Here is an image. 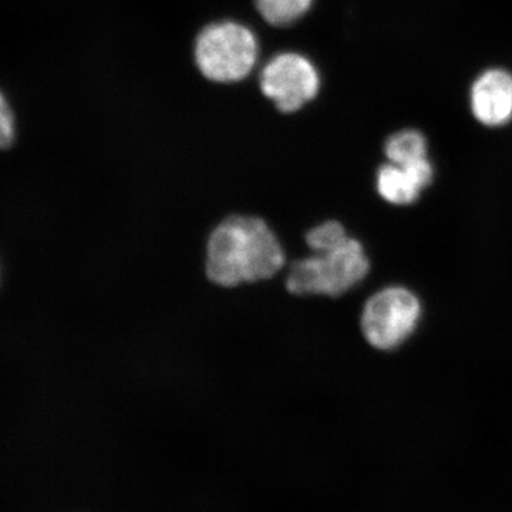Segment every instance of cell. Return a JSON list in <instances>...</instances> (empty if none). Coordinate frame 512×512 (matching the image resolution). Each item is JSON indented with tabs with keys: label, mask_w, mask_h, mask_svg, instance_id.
I'll use <instances>...</instances> for the list:
<instances>
[{
	"label": "cell",
	"mask_w": 512,
	"mask_h": 512,
	"mask_svg": "<svg viewBox=\"0 0 512 512\" xmlns=\"http://www.w3.org/2000/svg\"><path fill=\"white\" fill-rule=\"evenodd\" d=\"M16 138V119L5 94L0 92V150L12 146Z\"/></svg>",
	"instance_id": "11"
},
{
	"label": "cell",
	"mask_w": 512,
	"mask_h": 512,
	"mask_svg": "<svg viewBox=\"0 0 512 512\" xmlns=\"http://www.w3.org/2000/svg\"><path fill=\"white\" fill-rule=\"evenodd\" d=\"M312 0H256V8L266 22L275 26H286L301 19Z\"/></svg>",
	"instance_id": "9"
},
{
	"label": "cell",
	"mask_w": 512,
	"mask_h": 512,
	"mask_svg": "<svg viewBox=\"0 0 512 512\" xmlns=\"http://www.w3.org/2000/svg\"><path fill=\"white\" fill-rule=\"evenodd\" d=\"M423 305L406 286H384L363 305L360 330L373 349L390 352L400 348L419 328Z\"/></svg>",
	"instance_id": "3"
},
{
	"label": "cell",
	"mask_w": 512,
	"mask_h": 512,
	"mask_svg": "<svg viewBox=\"0 0 512 512\" xmlns=\"http://www.w3.org/2000/svg\"><path fill=\"white\" fill-rule=\"evenodd\" d=\"M258 60V42L247 26L214 23L202 30L195 43V62L207 79L234 83L245 79Z\"/></svg>",
	"instance_id": "4"
},
{
	"label": "cell",
	"mask_w": 512,
	"mask_h": 512,
	"mask_svg": "<svg viewBox=\"0 0 512 512\" xmlns=\"http://www.w3.org/2000/svg\"><path fill=\"white\" fill-rule=\"evenodd\" d=\"M348 238V231L343 227L342 222L328 220L309 229L305 235V242L311 252H322L339 247Z\"/></svg>",
	"instance_id": "10"
},
{
	"label": "cell",
	"mask_w": 512,
	"mask_h": 512,
	"mask_svg": "<svg viewBox=\"0 0 512 512\" xmlns=\"http://www.w3.org/2000/svg\"><path fill=\"white\" fill-rule=\"evenodd\" d=\"M318 70L306 57L284 53L274 57L261 73V89L284 113L302 109L319 92Z\"/></svg>",
	"instance_id": "5"
},
{
	"label": "cell",
	"mask_w": 512,
	"mask_h": 512,
	"mask_svg": "<svg viewBox=\"0 0 512 512\" xmlns=\"http://www.w3.org/2000/svg\"><path fill=\"white\" fill-rule=\"evenodd\" d=\"M389 163L406 165L427 158V140L420 131L402 130L393 134L384 146Z\"/></svg>",
	"instance_id": "8"
},
{
	"label": "cell",
	"mask_w": 512,
	"mask_h": 512,
	"mask_svg": "<svg viewBox=\"0 0 512 512\" xmlns=\"http://www.w3.org/2000/svg\"><path fill=\"white\" fill-rule=\"evenodd\" d=\"M433 178L434 168L429 158L406 165L387 163L377 171L376 190L387 204L406 207L419 200Z\"/></svg>",
	"instance_id": "6"
},
{
	"label": "cell",
	"mask_w": 512,
	"mask_h": 512,
	"mask_svg": "<svg viewBox=\"0 0 512 512\" xmlns=\"http://www.w3.org/2000/svg\"><path fill=\"white\" fill-rule=\"evenodd\" d=\"M471 110L481 124L500 127L512 119V76L503 69L481 74L471 87Z\"/></svg>",
	"instance_id": "7"
},
{
	"label": "cell",
	"mask_w": 512,
	"mask_h": 512,
	"mask_svg": "<svg viewBox=\"0 0 512 512\" xmlns=\"http://www.w3.org/2000/svg\"><path fill=\"white\" fill-rule=\"evenodd\" d=\"M286 266L284 244L262 217L229 215L218 222L205 244V275L220 288L269 281Z\"/></svg>",
	"instance_id": "1"
},
{
	"label": "cell",
	"mask_w": 512,
	"mask_h": 512,
	"mask_svg": "<svg viewBox=\"0 0 512 512\" xmlns=\"http://www.w3.org/2000/svg\"><path fill=\"white\" fill-rule=\"evenodd\" d=\"M369 272L365 247L349 237L339 247L295 259L288 266L285 288L293 296L338 298L362 284Z\"/></svg>",
	"instance_id": "2"
}]
</instances>
